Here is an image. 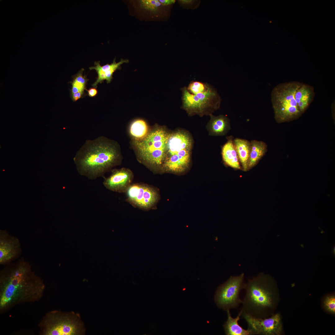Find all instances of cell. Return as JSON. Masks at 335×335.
<instances>
[{
  "mask_svg": "<svg viewBox=\"0 0 335 335\" xmlns=\"http://www.w3.org/2000/svg\"><path fill=\"white\" fill-rule=\"evenodd\" d=\"M162 128L154 130L144 138L136 142L141 159L152 165L162 164L164 159L169 134Z\"/></svg>",
  "mask_w": 335,
  "mask_h": 335,
  "instance_id": "52a82bcc",
  "label": "cell"
},
{
  "mask_svg": "<svg viewBox=\"0 0 335 335\" xmlns=\"http://www.w3.org/2000/svg\"><path fill=\"white\" fill-rule=\"evenodd\" d=\"M269 279L267 275L260 273L248 279L242 300L243 312L254 318H266V310L274 304V294L268 287Z\"/></svg>",
  "mask_w": 335,
  "mask_h": 335,
  "instance_id": "3957f363",
  "label": "cell"
},
{
  "mask_svg": "<svg viewBox=\"0 0 335 335\" xmlns=\"http://www.w3.org/2000/svg\"><path fill=\"white\" fill-rule=\"evenodd\" d=\"M116 143L104 136L86 140L76 152L74 161L78 173L88 179L101 177L119 162Z\"/></svg>",
  "mask_w": 335,
  "mask_h": 335,
  "instance_id": "7a4b0ae2",
  "label": "cell"
},
{
  "mask_svg": "<svg viewBox=\"0 0 335 335\" xmlns=\"http://www.w3.org/2000/svg\"><path fill=\"white\" fill-rule=\"evenodd\" d=\"M21 243L16 237L5 230H0V264L5 266L20 256Z\"/></svg>",
  "mask_w": 335,
  "mask_h": 335,
  "instance_id": "8fae6325",
  "label": "cell"
},
{
  "mask_svg": "<svg viewBox=\"0 0 335 335\" xmlns=\"http://www.w3.org/2000/svg\"><path fill=\"white\" fill-rule=\"evenodd\" d=\"M248 324L250 335H280L282 325L280 315L277 313L271 317L260 318L252 317L243 312L241 315Z\"/></svg>",
  "mask_w": 335,
  "mask_h": 335,
  "instance_id": "30bf717a",
  "label": "cell"
},
{
  "mask_svg": "<svg viewBox=\"0 0 335 335\" xmlns=\"http://www.w3.org/2000/svg\"><path fill=\"white\" fill-rule=\"evenodd\" d=\"M227 319L223 327L225 334L226 335H250L249 331L245 330L240 326L238 323L240 317L242 313L241 309L237 317L232 318L230 312V310H226Z\"/></svg>",
  "mask_w": 335,
  "mask_h": 335,
  "instance_id": "ffe728a7",
  "label": "cell"
},
{
  "mask_svg": "<svg viewBox=\"0 0 335 335\" xmlns=\"http://www.w3.org/2000/svg\"><path fill=\"white\" fill-rule=\"evenodd\" d=\"M250 142V150L248 170L255 166L267 151V146L264 141L252 140Z\"/></svg>",
  "mask_w": 335,
  "mask_h": 335,
  "instance_id": "d6986e66",
  "label": "cell"
},
{
  "mask_svg": "<svg viewBox=\"0 0 335 335\" xmlns=\"http://www.w3.org/2000/svg\"><path fill=\"white\" fill-rule=\"evenodd\" d=\"M180 1V2H181L182 3H183V4H188V5H189V4H190L191 3L193 2V1H191V0H181V1Z\"/></svg>",
  "mask_w": 335,
  "mask_h": 335,
  "instance_id": "83f0119b",
  "label": "cell"
},
{
  "mask_svg": "<svg viewBox=\"0 0 335 335\" xmlns=\"http://www.w3.org/2000/svg\"><path fill=\"white\" fill-rule=\"evenodd\" d=\"M244 274L230 276L218 287L214 296V301L217 306L227 310L238 307L242 300L239 297L240 291L245 287L244 282Z\"/></svg>",
  "mask_w": 335,
  "mask_h": 335,
  "instance_id": "9c48e42d",
  "label": "cell"
},
{
  "mask_svg": "<svg viewBox=\"0 0 335 335\" xmlns=\"http://www.w3.org/2000/svg\"><path fill=\"white\" fill-rule=\"evenodd\" d=\"M38 327L41 335H79L84 334L85 332L78 314L57 310L47 312Z\"/></svg>",
  "mask_w": 335,
  "mask_h": 335,
  "instance_id": "5b68a950",
  "label": "cell"
},
{
  "mask_svg": "<svg viewBox=\"0 0 335 335\" xmlns=\"http://www.w3.org/2000/svg\"><path fill=\"white\" fill-rule=\"evenodd\" d=\"M131 176L132 174L128 169L123 168L115 170L109 177L104 180L103 184L106 188L110 190L122 192L130 182Z\"/></svg>",
  "mask_w": 335,
  "mask_h": 335,
  "instance_id": "4fadbf2b",
  "label": "cell"
},
{
  "mask_svg": "<svg viewBox=\"0 0 335 335\" xmlns=\"http://www.w3.org/2000/svg\"><path fill=\"white\" fill-rule=\"evenodd\" d=\"M130 132L132 136L137 140L145 137L148 133V127L146 122L141 119L134 120L131 123Z\"/></svg>",
  "mask_w": 335,
  "mask_h": 335,
  "instance_id": "7402d4cb",
  "label": "cell"
},
{
  "mask_svg": "<svg viewBox=\"0 0 335 335\" xmlns=\"http://www.w3.org/2000/svg\"><path fill=\"white\" fill-rule=\"evenodd\" d=\"M302 84L296 81L282 83L272 90L271 102L277 123L292 121L302 115L295 99L296 92Z\"/></svg>",
  "mask_w": 335,
  "mask_h": 335,
  "instance_id": "277c9868",
  "label": "cell"
},
{
  "mask_svg": "<svg viewBox=\"0 0 335 335\" xmlns=\"http://www.w3.org/2000/svg\"><path fill=\"white\" fill-rule=\"evenodd\" d=\"M324 305L326 309L329 312L335 313V297L331 296L327 297L324 301Z\"/></svg>",
  "mask_w": 335,
  "mask_h": 335,
  "instance_id": "d4e9b609",
  "label": "cell"
},
{
  "mask_svg": "<svg viewBox=\"0 0 335 335\" xmlns=\"http://www.w3.org/2000/svg\"><path fill=\"white\" fill-rule=\"evenodd\" d=\"M192 141L189 134L177 131L169 135L163 163L166 171L175 173L184 171L190 161Z\"/></svg>",
  "mask_w": 335,
  "mask_h": 335,
  "instance_id": "8992f818",
  "label": "cell"
},
{
  "mask_svg": "<svg viewBox=\"0 0 335 335\" xmlns=\"http://www.w3.org/2000/svg\"><path fill=\"white\" fill-rule=\"evenodd\" d=\"M159 1L161 5L164 6L173 4L175 2L174 0H159Z\"/></svg>",
  "mask_w": 335,
  "mask_h": 335,
  "instance_id": "4316f807",
  "label": "cell"
},
{
  "mask_svg": "<svg viewBox=\"0 0 335 335\" xmlns=\"http://www.w3.org/2000/svg\"><path fill=\"white\" fill-rule=\"evenodd\" d=\"M241 168L244 171L248 170V163L250 150V142L239 138L233 140Z\"/></svg>",
  "mask_w": 335,
  "mask_h": 335,
  "instance_id": "ac0fdd59",
  "label": "cell"
},
{
  "mask_svg": "<svg viewBox=\"0 0 335 335\" xmlns=\"http://www.w3.org/2000/svg\"><path fill=\"white\" fill-rule=\"evenodd\" d=\"M127 195L132 202L144 208H151L157 199V194L154 189L142 185H134L129 187Z\"/></svg>",
  "mask_w": 335,
  "mask_h": 335,
  "instance_id": "7c38bea8",
  "label": "cell"
},
{
  "mask_svg": "<svg viewBox=\"0 0 335 335\" xmlns=\"http://www.w3.org/2000/svg\"><path fill=\"white\" fill-rule=\"evenodd\" d=\"M0 271V312L19 304L31 303L43 297L45 284L23 258L4 266Z\"/></svg>",
  "mask_w": 335,
  "mask_h": 335,
  "instance_id": "6da1fadb",
  "label": "cell"
},
{
  "mask_svg": "<svg viewBox=\"0 0 335 335\" xmlns=\"http://www.w3.org/2000/svg\"><path fill=\"white\" fill-rule=\"evenodd\" d=\"M211 86L208 83L194 81L190 82L186 89L191 94L196 95L206 91Z\"/></svg>",
  "mask_w": 335,
  "mask_h": 335,
  "instance_id": "603a6c76",
  "label": "cell"
},
{
  "mask_svg": "<svg viewBox=\"0 0 335 335\" xmlns=\"http://www.w3.org/2000/svg\"><path fill=\"white\" fill-rule=\"evenodd\" d=\"M314 94V88L312 87L303 83L297 90L295 99L298 109L302 114L309 106Z\"/></svg>",
  "mask_w": 335,
  "mask_h": 335,
  "instance_id": "e0dca14e",
  "label": "cell"
},
{
  "mask_svg": "<svg viewBox=\"0 0 335 335\" xmlns=\"http://www.w3.org/2000/svg\"><path fill=\"white\" fill-rule=\"evenodd\" d=\"M209 115L210 119L208 124V128L211 135H224L230 129V121L226 116L222 114L215 116L212 114Z\"/></svg>",
  "mask_w": 335,
  "mask_h": 335,
  "instance_id": "9a60e30c",
  "label": "cell"
},
{
  "mask_svg": "<svg viewBox=\"0 0 335 335\" xmlns=\"http://www.w3.org/2000/svg\"><path fill=\"white\" fill-rule=\"evenodd\" d=\"M139 2L141 7L153 12H156L161 5L158 0H142Z\"/></svg>",
  "mask_w": 335,
  "mask_h": 335,
  "instance_id": "cb8c5ba5",
  "label": "cell"
},
{
  "mask_svg": "<svg viewBox=\"0 0 335 335\" xmlns=\"http://www.w3.org/2000/svg\"><path fill=\"white\" fill-rule=\"evenodd\" d=\"M221 155L227 165L235 169H242L232 136L229 137L222 146Z\"/></svg>",
  "mask_w": 335,
  "mask_h": 335,
  "instance_id": "2e32d148",
  "label": "cell"
},
{
  "mask_svg": "<svg viewBox=\"0 0 335 335\" xmlns=\"http://www.w3.org/2000/svg\"><path fill=\"white\" fill-rule=\"evenodd\" d=\"M181 108L189 115H210L220 106L221 97L212 86L206 91L196 95L190 93L186 87L181 88Z\"/></svg>",
  "mask_w": 335,
  "mask_h": 335,
  "instance_id": "ba28073f",
  "label": "cell"
},
{
  "mask_svg": "<svg viewBox=\"0 0 335 335\" xmlns=\"http://www.w3.org/2000/svg\"><path fill=\"white\" fill-rule=\"evenodd\" d=\"M115 59V58L110 64L103 66L100 65V61H95L94 66L89 68L90 70H95L98 75L96 81L92 85V87L96 88L98 83H102L105 80H106L108 83H110L113 79L114 73L116 70L120 69L122 65L129 62L128 59H122L119 62H116Z\"/></svg>",
  "mask_w": 335,
  "mask_h": 335,
  "instance_id": "5bb4252c",
  "label": "cell"
},
{
  "mask_svg": "<svg viewBox=\"0 0 335 335\" xmlns=\"http://www.w3.org/2000/svg\"><path fill=\"white\" fill-rule=\"evenodd\" d=\"M96 88H90L89 90L86 89L88 92V95L91 97H93L95 96L97 93V90Z\"/></svg>",
  "mask_w": 335,
  "mask_h": 335,
  "instance_id": "484cf974",
  "label": "cell"
},
{
  "mask_svg": "<svg viewBox=\"0 0 335 335\" xmlns=\"http://www.w3.org/2000/svg\"><path fill=\"white\" fill-rule=\"evenodd\" d=\"M84 69H82L74 77L72 82L71 96L72 100L76 101L81 98L84 93L88 79L83 74Z\"/></svg>",
  "mask_w": 335,
  "mask_h": 335,
  "instance_id": "44dd1931",
  "label": "cell"
}]
</instances>
